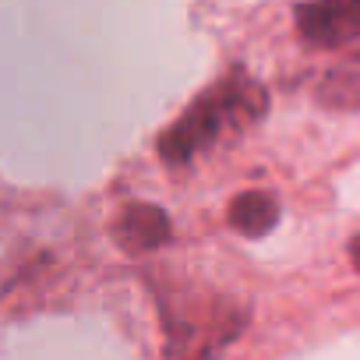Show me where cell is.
I'll return each instance as SVG.
<instances>
[{"label":"cell","mask_w":360,"mask_h":360,"mask_svg":"<svg viewBox=\"0 0 360 360\" xmlns=\"http://www.w3.org/2000/svg\"><path fill=\"white\" fill-rule=\"evenodd\" d=\"M159 321H162V353L166 360H219L248 328V304L216 293L202 283L152 279Z\"/></svg>","instance_id":"obj_1"},{"label":"cell","mask_w":360,"mask_h":360,"mask_svg":"<svg viewBox=\"0 0 360 360\" xmlns=\"http://www.w3.org/2000/svg\"><path fill=\"white\" fill-rule=\"evenodd\" d=\"M269 113V92L244 71H230L212 89H205L159 138V159L166 166H184L195 155L216 148L223 138H233L258 124Z\"/></svg>","instance_id":"obj_2"},{"label":"cell","mask_w":360,"mask_h":360,"mask_svg":"<svg viewBox=\"0 0 360 360\" xmlns=\"http://www.w3.org/2000/svg\"><path fill=\"white\" fill-rule=\"evenodd\" d=\"M293 18L307 46L360 60V0H307Z\"/></svg>","instance_id":"obj_3"},{"label":"cell","mask_w":360,"mask_h":360,"mask_svg":"<svg viewBox=\"0 0 360 360\" xmlns=\"http://www.w3.org/2000/svg\"><path fill=\"white\" fill-rule=\"evenodd\" d=\"M169 237H173L169 216H166L159 205H148V202L127 205V209L117 216V223H113V240H117L127 255L155 251V248L169 244Z\"/></svg>","instance_id":"obj_4"},{"label":"cell","mask_w":360,"mask_h":360,"mask_svg":"<svg viewBox=\"0 0 360 360\" xmlns=\"http://www.w3.org/2000/svg\"><path fill=\"white\" fill-rule=\"evenodd\" d=\"M279 202L269 191H244L230 202V226L244 237H265L279 223Z\"/></svg>","instance_id":"obj_5"},{"label":"cell","mask_w":360,"mask_h":360,"mask_svg":"<svg viewBox=\"0 0 360 360\" xmlns=\"http://www.w3.org/2000/svg\"><path fill=\"white\" fill-rule=\"evenodd\" d=\"M314 96L328 110H360V71H332V75H325Z\"/></svg>","instance_id":"obj_6"},{"label":"cell","mask_w":360,"mask_h":360,"mask_svg":"<svg viewBox=\"0 0 360 360\" xmlns=\"http://www.w3.org/2000/svg\"><path fill=\"white\" fill-rule=\"evenodd\" d=\"M349 262H353V269L360 272V237H353V240H349Z\"/></svg>","instance_id":"obj_7"}]
</instances>
